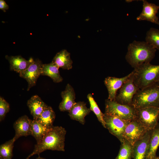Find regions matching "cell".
Instances as JSON below:
<instances>
[{
    "label": "cell",
    "mask_w": 159,
    "mask_h": 159,
    "mask_svg": "<svg viewBox=\"0 0 159 159\" xmlns=\"http://www.w3.org/2000/svg\"><path fill=\"white\" fill-rule=\"evenodd\" d=\"M34 159H46L45 158L41 157L40 156H38V157Z\"/></svg>",
    "instance_id": "cell-30"
},
{
    "label": "cell",
    "mask_w": 159,
    "mask_h": 159,
    "mask_svg": "<svg viewBox=\"0 0 159 159\" xmlns=\"http://www.w3.org/2000/svg\"><path fill=\"white\" fill-rule=\"evenodd\" d=\"M145 42L159 50V30L150 28L146 33Z\"/></svg>",
    "instance_id": "cell-26"
},
{
    "label": "cell",
    "mask_w": 159,
    "mask_h": 159,
    "mask_svg": "<svg viewBox=\"0 0 159 159\" xmlns=\"http://www.w3.org/2000/svg\"><path fill=\"white\" fill-rule=\"evenodd\" d=\"M42 64L41 61L36 59L27 69L19 73V76L28 83V91L36 85L38 78L41 75Z\"/></svg>",
    "instance_id": "cell-10"
},
{
    "label": "cell",
    "mask_w": 159,
    "mask_h": 159,
    "mask_svg": "<svg viewBox=\"0 0 159 159\" xmlns=\"http://www.w3.org/2000/svg\"><path fill=\"white\" fill-rule=\"evenodd\" d=\"M156 49L146 42L134 41L127 47L125 59L135 69L144 64L150 63L155 56Z\"/></svg>",
    "instance_id": "cell-2"
},
{
    "label": "cell",
    "mask_w": 159,
    "mask_h": 159,
    "mask_svg": "<svg viewBox=\"0 0 159 159\" xmlns=\"http://www.w3.org/2000/svg\"><path fill=\"white\" fill-rule=\"evenodd\" d=\"M143 2V10L137 18L138 21L145 20L159 25V21L156 14L159 9V6L148 2L146 0Z\"/></svg>",
    "instance_id": "cell-11"
},
{
    "label": "cell",
    "mask_w": 159,
    "mask_h": 159,
    "mask_svg": "<svg viewBox=\"0 0 159 159\" xmlns=\"http://www.w3.org/2000/svg\"><path fill=\"white\" fill-rule=\"evenodd\" d=\"M154 159H159V156H157Z\"/></svg>",
    "instance_id": "cell-31"
},
{
    "label": "cell",
    "mask_w": 159,
    "mask_h": 159,
    "mask_svg": "<svg viewBox=\"0 0 159 159\" xmlns=\"http://www.w3.org/2000/svg\"><path fill=\"white\" fill-rule=\"evenodd\" d=\"M52 62L59 68L69 70L72 67L73 62L71 59L70 54L65 49L57 53Z\"/></svg>",
    "instance_id": "cell-19"
},
{
    "label": "cell",
    "mask_w": 159,
    "mask_h": 159,
    "mask_svg": "<svg viewBox=\"0 0 159 159\" xmlns=\"http://www.w3.org/2000/svg\"><path fill=\"white\" fill-rule=\"evenodd\" d=\"M15 140L14 138L0 146V158L3 159H11L13 156V150Z\"/></svg>",
    "instance_id": "cell-25"
},
{
    "label": "cell",
    "mask_w": 159,
    "mask_h": 159,
    "mask_svg": "<svg viewBox=\"0 0 159 159\" xmlns=\"http://www.w3.org/2000/svg\"><path fill=\"white\" fill-rule=\"evenodd\" d=\"M135 109L136 119L148 131L153 130L158 123L159 107L148 106Z\"/></svg>",
    "instance_id": "cell-6"
},
{
    "label": "cell",
    "mask_w": 159,
    "mask_h": 159,
    "mask_svg": "<svg viewBox=\"0 0 159 159\" xmlns=\"http://www.w3.org/2000/svg\"><path fill=\"white\" fill-rule=\"evenodd\" d=\"M6 59L10 64V69L19 73L26 69L34 62L31 57L27 60L20 55L8 56L6 55Z\"/></svg>",
    "instance_id": "cell-16"
},
{
    "label": "cell",
    "mask_w": 159,
    "mask_h": 159,
    "mask_svg": "<svg viewBox=\"0 0 159 159\" xmlns=\"http://www.w3.org/2000/svg\"><path fill=\"white\" fill-rule=\"evenodd\" d=\"M59 68L52 61L49 64H43L41 75L49 77L55 83L60 82L63 78L60 74Z\"/></svg>",
    "instance_id": "cell-20"
},
{
    "label": "cell",
    "mask_w": 159,
    "mask_h": 159,
    "mask_svg": "<svg viewBox=\"0 0 159 159\" xmlns=\"http://www.w3.org/2000/svg\"><path fill=\"white\" fill-rule=\"evenodd\" d=\"M55 116V113L52 107L47 105L36 120L43 126L49 129L53 126V124Z\"/></svg>",
    "instance_id": "cell-21"
},
{
    "label": "cell",
    "mask_w": 159,
    "mask_h": 159,
    "mask_svg": "<svg viewBox=\"0 0 159 159\" xmlns=\"http://www.w3.org/2000/svg\"><path fill=\"white\" fill-rule=\"evenodd\" d=\"M153 130L147 131L144 136L133 145V159H146Z\"/></svg>",
    "instance_id": "cell-13"
},
{
    "label": "cell",
    "mask_w": 159,
    "mask_h": 159,
    "mask_svg": "<svg viewBox=\"0 0 159 159\" xmlns=\"http://www.w3.org/2000/svg\"><path fill=\"white\" fill-rule=\"evenodd\" d=\"M133 76L132 71L131 76L119 89L115 100L117 103L124 105H132L133 98L140 89L133 82Z\"/></svg>",
    "instance_id": "cell-7"
},
{
    "label": "cell",
    "mask_w": 159,
    "mask_h": 159,
    "mask_svg": "<svg viewBox=\"0 0 159 159\" xmlns=\"http://www.w3.org/2000/svg\"><path fill=\"white\" fill-rule=\"evenodd\" d=\"M15 130L14 138L15 141L21 136H27L32 135L30 119L26 115L19 117L13 124Z\"/></svg>",
    "instance_id": "cell-15"
},
{
    "label": "cell",
    "mask_w": 159,
    "mask_h": 159,
    "mask_svg": "<svg viewBox=\"0 0 159 159\" xmlns=\"http://www.w3.org/2000/svg\"><path fill=\"white\" fill-rule=\"evenodd\" d=\"M132 74V72L123 77L117 78L108 76L105 79L104 83L108 90V99L115 100L117 90L120 89Z\"/></svg>",
    "instance_id": "cell-12"
},
{
    "label": "cell",
    "mask_w": 159,
    "mask_h": 159,
    "mask_svg": "<svg viewBox=\"0 0 159 159\" xmlns=\"http://www.w3.org/2000/svg\"><path fill=\"white\" fill-rule=\"evenodd\" d=\"M105 105L106 114L128 121L136 119L135 108L132 105L121 104L108 99L105 101Z\"/></svg>",
    "instance_id": "cell-5"
},
{
    "label": "cell",
    "mask_w": 159,
    "mask_h": 159,
    "mask_svg": "<svg viewBox=\"0 0 159 159\" xmlns=\"http://www.w3.org/2000/svg\"><path fill=\"white\" fill-rule=\"evenodd\" d=\"M61 95L62 100L59 104V109L61 111L69 112L76 103L74 88L70 84H67L65 90L61 92Z\"/></svg>",
    "instance_id": "cell-14"
},
{
    "label": "cell",
    "mask_w": 159,
    "mask_h": 159,
    "mask_svg": "<svg viewBox=\"0 0 159 159\" xmlns=\"http://www.w3.org/2000/svg\"><path fill=\"white\" fill-rule=\"evenodd\" d=\"M103 119L105 128L120 141L123 138V134L127 126L131 121L123 120L117 117L104 113Z\"/></svg>",
    "instance_id": "cell-8"
},
{
    "label": "cell",
    "mask_w": 159,
    "mask_h": 159,
    "mask_svg": "<svg viewBox=\"0 0 159 159\" xmlns=\"http://www.w3.org/2000/svg\"><path fill=\"white\" fill-rule=\"evenodd\" d=\"M9 8V6L4 0H0V9L4 11L8 9Z\"/></svg>",
    "instance_id": "cell-29"
},
{
    "label": "cell",
    "mask_w": 159,
    "mask_h": 159,
    "mask_svg": "<svg viewBox=\"0 0 159 159\" xmlns=\"http://www.w3.org/2000/svg\"><path fill=\"white\" fill-rule=\"evenodd\" d=\"M10 110L9 103L2 97H0V121L3 120Z\"/></svg>",
    "instance_id": "cell-28"
},
{
    "label": "cell",
    "mask_w": 159,
    "mask_h": 159,
    "mask_svg": "<svg viewBox=\"0 0 159 159\" xmlns=\"http://www.w3.org/2000/svg\"><path fill=\"white\" fill-rule=\"evenodd\" d=\"M159 146V123L153 130L146 159H154Z\"/></svg>",
    "instance_id": "cell-22"
},
{
    "label": "cell",
    "mask_w": 159,
    "mask_h": 159,
    "mask_svg": "<svg viewBox=\"0 0 159 159\" xmlns=\"http://www.w3.org/2000/svg\"><path fill=\"white\" fill-rule=\"evenodd\" d=\"M147 131L136 119L131 121L126 127L123 134V138L133 146L137 141L144 136Z\"/></svg>",
    "instance_id": "cell-9"
},
{
    "label": "cell",
    "mask_w": 159,
    "mask_h": 159,
    "mask_svg": "<svg viewBox=\"0 0 159 159\" xmlns=\"http://www.w3.org/2000/svg\"><path fill=\"white\" fill-rule=\"evenodd\" d=\"M66 131L61 127L53 126L48 131L41 141L35 145L33 152L26 159L34 155L38 156L47 150L64 151L65 140Z\"/></svg>",
    "instance_id": "cell-1"
},
{
    "label": "cell",
    "mask_w": 159,
    "mask_h": 159,
    "mask_svg": "<svg viewBox=\"0 0 159 159\" xmlns=\"http://www.w3.org/2000/svg\"><path fill=\"white\" fill-rule=\"evenodd\" d=\"M133 71V82L140 89L157 82L159 77V65L144 63Z\"/></svg>",
    "instance_id": "cell-3"
},
{
    "label": "cell",
    "mask_w": 159,
    "mask_h": 159,
    "mask_svg": "<svg viewBox=\"0 0 159 159\" xmlns=\"http://www.w3.org/2000/svg\"><path fill=\"white\" fill-rule=\"evenodd\" d=\"M27 106L34 120H36L47 105L37 95L32 97L27 102Z\"/></svg>",
    "instance_id": "cell-18"
},
{
    "label": "cell",
    "mask_w": 159,
    "mask_h": 159,
    "mask_svg": "<svg viewBox=\"0 0 159 159\" xmlns=\"http://www.w3.org/2000/svg\"><path fill=\"white\" fill-rule=\"evenodd\" d=\"M157 82H159V78H158V79L157 81Z\"/></svg>",
    "instance_id": "cell-32"
},
{
    "label": "cell",
    "mask_w": 159,
    "mask_h": 159,
    "mask_svg": "<svg viewBox=\"0 0 159 159\" xmlns=\"http://www.w3.org/2000/svg\"><path fill=\"white\" fill-rule=\"evenodd\" d=\"M120 142V149L115 159H131L133 158V146L124 138Z\"/></svg>",
    "instance_id": "cell-24"
},
{
    "label": "cell",
    "mask_w": 159,
    "mask_h": 159,
    "mask_svg": "<svg viewBox=\"0 0 159 159\" xmlns=\"http://www.w3.org/2000/svg\"><path fill=\"white\" fill-rule=\"evenodd\" d=\"M0 159H3L0 158Z\"/></svg>",
    "instance_id": "cell-33"
},
{
    "label": "cell",
    "mask_w": 159,
    "mask_h": 159,
    "mask_svg": "<svg viewBox=\"0 0 159 159\" xmlns=\"http://www.w3.org/2000/svg\"><path fill=\"white\" fill-rule=\"evenodd\" d=\"M87 97L90 104V108L91 110L93 112L98 120L101 123L103 127L105 128V123L103 119L104 114L101 111L91 94H88Z\"/></svg>",
    "instance_id": "cell-27"
},
{
    "label": "cell",
    "mask_w": 159,
    "mask_h": 159,
    "mask_svg": "<svg viewBox=\"0 0 159 159\" xmlns=\"http://www.w3.org/2000/svg\"><path fill=\"white\" fill-rule=\"evenodd\" d=\"M30 122L31 135L36 139L37 144H38L50 129L45 127L36 120L30 119Z\"/></svg>",
    "instance_id": "cell-23"
},
{
    "label": "cell",
    "mask_w": 159,
    "mask_h": 159,
    "mask_svg": "<svg viewBox=\"0 0 159 159\" xmlns=\"http://www.w3.org/2000/svg\"><path fill=\"white\" fill-rule=\"evenodd\" d=\"M132 105L135 108L148 106L159 107V82H156L139 90L133 98Z\"/></svg>",
    "instance_id": "cell-4"
},
{
    "label": "cell",
    "mask_w": 159,
    "mask_h": 159,
    "mask_svg": "<svg viewBox=\"0 0 159 159\" xmlns=\"http://www.w3.org/2000/svg\"><path fill=\"white\" fill-rule=\"evenodd\" d=\"M91 111L88 108L84 102H76L69 112L68 115L70 118L79 122L82 125L85 122V117L89 114Z\"/></svg>",
    "instance_id": "cell-17"
}]
</instances>
